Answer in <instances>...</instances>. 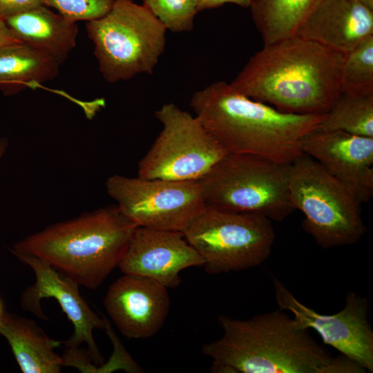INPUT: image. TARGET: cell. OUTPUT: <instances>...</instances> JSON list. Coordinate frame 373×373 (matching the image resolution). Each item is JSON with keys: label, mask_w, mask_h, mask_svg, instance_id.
<instances>
[{"label": "cell", "mask_w": 373, "mask_h": 373, "mask_svg": "<svg viewBox=\"0 0 373 373\" xmlns=\"http://www.w3.org/2000/svg\"><path fill=\"white\" fill-rule=\"evenodd\" d=\"M223 334L202 353L218 373H364L341 355L334 357L282 309L239 320L220 315Z\"/></svg>", "instance_id": "1"}, {"label": "cell", "mask_w": 373, "mask_h": 373, "mask_svg": "<svg viewBox=\"0 0 373 373\" xmlns=\"http://www.w3.org/2000/svg\"><path fill=\"white\" fill-rule=\"evenodd\" d=\"M345 57L296 35L264 44L230 84L282 112L325 114L341 93Z\"/></svg>", "instance_id": "2"}, {"label": "cell", "mask_w": 373, "mask_h": 373, "mask_svg": "<svg viewBox=\"0 0 373 373\" xmlns=\"http://www.w3.org/2000/svg\"><path fill=\"white\" fill-rule=\"evenodd\" d=\"M190 106L228 153L250 154L291 164L303 153L300 140L325 114L280 111L218 81L195 92Z\"/></svg>", "instance_id": "3"}, {"label": "cell", "mask_w": 373, "mask_h": 373, "mask_svg": "<svg viewBox=\"0 0 373 373\" xmlns=\"http://www.w3.org/2000/svg\"><path fill=\"white\" fill-rule=\"evenodd\" d=\"M137 226L117 205L57 222L15 243V254L40 258L79 286L98 288L118 267Z\"/></svg>", "instance_id": "4"}, {"label": "cell", "mask_w": 373, "mask_h": 373, "mask_svg": "<svg viewBox=\"0 0 373 373\" xmlns=\"http://www.w3.org/2000/svg\"><path fill=\"white\" fill-rule=\"evenodd\" d=\"M290 164L228 153L198 181L207 204L282 221L296 210L289 190Z\"/></svg>", "instance_id": "5"}, {"label": "cell", "mask_w": 373, "mask_h": 373, "mask_svg": "<svg viewBox=\"0 0 373 373\" xmlns=\"http://www.w3.org/2000/svg\"><path fill=\"white\" fill-rule=\"evenodd\" d=\"M99 70L110 83L152 74L166 46V29L142 4L115 0L103 17L87 22Z\"/></svg>", "instance_id": "6"}, {"label": "cell", "mask_w": 373, "mask_h": 373, "mask_svg": "<svg viewBox=\"0 0 373 373\" xmlns=\"http://www.w3.org/2000/svg\"><path fill=\"white\" fill-rule=\"evenodd\" d=\"M289 190L303 229L323 249L350 245L365 232L361 203L318 162L302 154L290 164Z\"/></svg>", "instance_id": "7"}, {"label": "cell", "mask_w": 373, "mask_h": 373, "mask_svg": "<svg viewBox=\"0 0 373 373\" xmlns=\"http://www.w3.org/2000/svg\"><path fill=\"white\" fill-rule=\"evenodd\" d=\"M182 233L202 256L203 267L210 274L262 265L270 256L276 238L272 221L265 216L209 204Z\"/></svg>", "instance_id": "8"}, {"label": "cell", "mask_w": 373, "mask_h": 373, "mask_svg": "<svg viewBox=\"0 0 373 373\" xmlns=\"http://www.w3.org/2000/svg\"><path fill=\"white\" fill-rule=\"evenodd\" d=\"M155 115L162 129L138 164L146 179L198 181L228 154L195 115L173 103Z\"/></svg>", "instance_id": "9"}, {"label": "cell", "mask_w": 373, "mask_h": 373, "mask_svg": "<svg viewBox=\"0 0 373 373\" xmlns=\"http://www.w3.org/2000/svg\"><path fill=\"white\" fill-rule=\"evenodd\" d=\"M108 195L137 227L181 231L204 209L198 181L110 176Z\"/></svg>", "instance_id": "10"}, {"label": "cell", "mask_w": 373, "mask_h": 373, "mask_svg": "<svg viewBox=\"0 0 373 373\" xmlns=\"http://www.w3.org/2000/svg\"><path fill=\"white\" fill-rule=\"evenodd\" d=\"M273 283L279 309L289 311L303 327L315 330L325 344L365 372H373V330L368 321L366 298L349 292L341 311L323 314L300 302L277 278L273 277Z\"/></svg>", "instance_id": "11"}, {"label": "cell", "mask_w": 373, "mask_h": 373, "mask_svg": "<svg viewBox=\"0 0 373 373\" xmlns=\"http://www.w3.org/2000/svg\"><path fill=\"white\" fill-rule=\"evenodd\" d=\"M28 265L35 276V283L27 287L21 296L23 310L37 317L48 320L44 314L41 300L55 298L73 325V334L64 344L67 348L86 345L87 352L94 364L91 372L104 363V357L94 339L95 329H104L106 317L95 312L81 296L79 285L64 276L40 258L26 254L14 255Z\"/></svg>", "instance_id": "12"}, {"label": "cell", "mask_w": 373, "mask_h": 373, "mask_svg": "<svg viewBox=\"0 0 373 373\" xmlns=\"http://www.w3.org/2000/svg\"><path fill=\"white\" fill-rule=\"evenodd\" d=\"M300 149L318 162L361 202L373 195V137L314 128L300 140Z\"/></svg>", "instance_id": "13"}, {"label": "cell", "mask_w": 373, "mask_h": 373, "mask_svg": "<svg viewBox=\"0 0 373 373\" xmlns=\"http://www.w3.org/2000/svg\"><path fill=\"white\" fill-rule=\"evenodd\" d=\"M204 264L182 232L137 227L118 267L124 274L146 277L168 289L180 284L182 271Z\"/></svg>", "instance_id": "14"}, {"label": "cell", "mask_w": 373, "mask_h": 373, "mask_svg": "<svg viewBox=\"0 0 373 373\" xmlns=\"http://www.w3.org/2000/svg\"><path fill=\"white\" fill-rule=\"evenodd\" d=\"M104 307L121 334L127 338L143 339L157 334L169 314L167 288L150 278L124 274L113 283Z\"/></svg>", "instance_id": "15"}, {"label": "cell", "mask_w": 373, "mask_h": 373, "mask_svg": "<svg viewBox=\"0 0 373 373\" xmlns=\"http://www.w3.org/2000/svg\"><path fill=\"white\" fill-rule=\"evenodd\" d=\"M372 35L373 10L356 0H322L296 34L345 55Z\"/></svg>", "instance_id": "16"}, {"label": "cell", "mask_w": 373, "mask_h": 373, "mask_svg": "<svg viewBox=\"0 0 373 373\" xmlns=\"http://www.w3.org/2000/svg\"><path fill=\"white\" fill-rule=\"evenodd\" d=\"M13 37L62 63L76 46L77 26L41 5L3 19Z\"/></svg>", "instance_id": "17"}, {"label": "cell", "mask_w": 373, "mask_h": 373, "mask_svg": "<svg viewBox=\"0 0 373 373\" xmlns=\"http://www.w3.org/2000/svg\"><path fill=\"white\" fill-rule=\"evenodd\" d=\"M0 334L10 345L23 373H59L63 359L55 349L61 341L50 338L32 320L5 312Z\"/></svg>", "instance_id": "18"}, {"label": "cell", "mask_w": 373, "mask_h": 373, "mask_svg": "<svg viewBox=\"0 0 373 373\" xmlns=\"http://www.w3.org/2000/svg\"><path fill=\"white\" fill-rule=\"evenodd\" d=\"M59 63L19 41L0 48V88L10 91L36 86L55 78Z\"/></svg>", "instance_id": "19"}, {"label": "cell", "mask_w": 373, "mask_h": 373, "mask_svg": "<svg viewBox=\"0 0 373 373\" xmlns=\"http://www.w3.org/2000/svg\"><path fill=\"white\" fill-rule=\"evenodd\" d=\"M321 1L251 0L249 8L264 44H269L295 36Z\"/></svg>", "instance_id": "20"}, {"label": "cell", "mask_w": 373, "mask_h": 373, "mask_svg": "<svg viewBox=\"0 0 373 373\" xmlns=\"http://www.w3.org/2000/svg\"><path fill=\"white\" fill-rule=\"evenodd\" d=\"M317 128L373 137V95L341 92Z\"/></svg>", "instance_id": "21"}, {"label": "cell", "mask_w": 373, "mask_h": 373, "mask_svg": "<svg viewBox=\"0 0 373 373\" xmlns=\"http://www.w3.org/2000/svg\"><path fill=\"white\" fill-rule=\"evenodd\" d=\"M341 92L373 95V35L346 55L340 77Z\"/></svg>", "instance_id": "22"}, {"label": "cell", "mask_w": 373, "mask_h": 373, "mask_svg": "<svg viewBox=\"0 0 373 373\" xmlns=\"http://www.w3.org/2000/svg\"><path fill=\"white\" fill-rule=\"evenodd\" d=\"M142 5L173 32L192 30L199 12L198 0H143Z\"/></svg>", "instance_id": "23"}, {"label": "cell", "mask_w": 373, "mask_h": 373, "mask_svg": "<svg viewBox=\"0 0 373 373\" xmlns=\"http://www.w3.org/2000/svg\"><path fill=\"white\" fill-rule=\"evenodd\" d=\"M44 5L54 8L65 18L77 22L90 21L105 15L115 0H44Z\"/></svg>", "instance_id": "24"}, {"label": "cell", "mask_w": 373, "mask_h": 373, "mask_svg": "<svg viewBox=\"0 0 373 373\" xmlns=\"http://www.w3.org/2000/svg\"><path fill=\"white\" fill-rule=\"evenodd\" d=\"M113 345V352L110 359L99 366L95 372L110 373L117 370H124L129 373L143 372L140 366L133 360L125 350L120 339L113 331L111 323L106 318L104 329Z\"/></svg>", "instance_id": "25"}, {"label": "cell", "mask_w": 373, "mask_h": 373, "mask_svg": "<svg viewBox=\"0 0 373 373\" xmlns=\"http://www.w3.org/2000/svg\"><path fill=\"white\" fill-rule=\"evenodd\" d=\"M41 5L44 0H0V17L5 19Z\"/></svg>", "instance_id": "26"}, {"label": "cell", "mask_w": 373, "mask_h": 373, "mask_svg": "<svg viewBox=\"0 0 373 373\" xmlns=\"http://www.w3.org/2000/svg\"><path fill=\"white\" fill-rule=\"evenodd\" d=\"M251 0H198V12L216 8L225 3H233L245 8H249Z\"/></svg>", "instance_id": "27"}, {"label": "cell", "mask_w": 373, "mask_h": 373, "mask_svg": "<svg viewBox=\"0 0 373 373\" xmlns=\"http://www.w3.org/2000/svg\"><path fill=\"white\" fill-rule=\"evenodd\" d=\"M18 41L12 35L3 18L0 17V48L12 43Z\"/></svg>", "instance_id": "28"}, {"label": "cell", "mask_w": 373, "mask_h": 373, "mask_svg": "<svg viewBox=\"0 0 373 373\" xmlns=\"http://www.w3.org/2000/svg\"><path fill=\"white\" fill-rule=\"evenodd\" d=\"M8 142L6 137L0 138V163L8 149Z\"/></svg>", "instance_id": "29"}, {"label": "cell", "mask_w": 373, "mask_h": 373, "mask_svg": "<svg viewBox=\"0 0 373 373\" xmlns=\"http://www.w3.org/2000/svg\"><path fill=\"white\" fill-rule=\"evenodd\" d=\"M371 10H373V0H356Z\"/></svg>", "instance_id": "30"}, {"label": "cell", "mask_w": 373, "mask_h": 373, "mask_svg": "<svg viewBox=\"0 0 373 373\" xmlns=\"http://www.w3.org/2000/svg\"><path fill=\"white\" fill-rule=\"evenodd\" d=\"M4 313H5V311L3 309V304L2 303L1 299L0 298V323L2 320Z\"/></svg>", "instance_id": "31"}]
</instances>
